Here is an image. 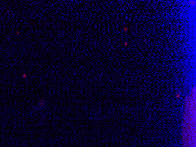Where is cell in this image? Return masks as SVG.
Listing matches in <instances>:
<instances>
[{"mask_svg": "<svg viewBox=\"0 0 196 147\" xmlns=\"http://www.w3.org/2000/svg\"><path fill=\"white\" fill-rule=\"evenodd\" d=\"M183 126V147H195V88L186 99Z\"/></svg>", "mask_w": 196, "mask_h": 147, "instance_id": "1", "label": "cell"}]
</instances>
